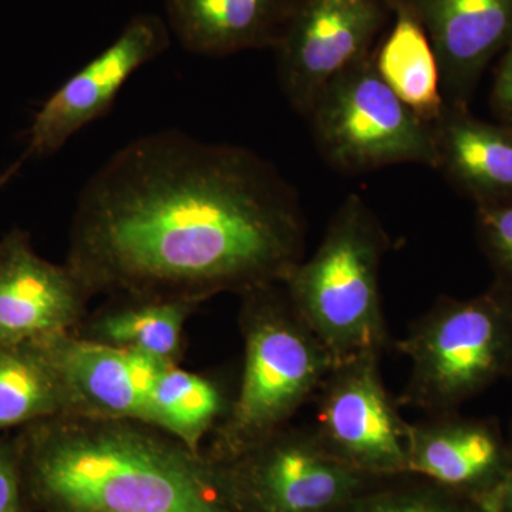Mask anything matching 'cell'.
<instances>
[{
	"instance_id": "cell-6",
	"label": "cell",
	"mask_w": 512,
	"mask_h": 512,
	"mask_svg": "<svg viewBox=\"0 0 512 512\" xmlns=\"http://www.w3.org/2000/svg\"><path fill=\"white\" fill-rule=\"evenodd\" d=\"M308 119L320 154L342 173L396 164L439 167L434 124L420 119L387 86L373 53L323 90Z\"/></svg>"
},
{
	"instance_id": "cell-21",
	"label": "cell",
	"mask_w": 512,
	"mask_h": 512,
	"mask_svg": "<svg viewBox=\"0 0 512 512\" xmlns=\"http://www.w3.org/2000/svg\"><path fill=\"white\" fill-rule=\"evenodd\" d=\"M477 232L495 284L512 293V204L477 205Z\"/></svg>"
},
{
	"instance_id": "cell-13",
	"label": "cell",
	"mask_w": 512,
	"mask_h": 512,
	"mask_svg": "<svg viewBox=\"0 0 512 512\" xmlns=\"http://www.w3.org/2000/svg\"><path fill=\"white\" fill-rule=\"evenodd\" d=\"M439 60L446 106L468 109L488 64L512 43V0H406Z\"/></svg>"
},
{
	"instance_id": "cell-5",
	"label": "cell",
	"mask_w": 512,
	"mask_h": 512,
	"mask_svg": "<svg viewBox=\"0 0 512 512\" xmlns=\"http://www.w3.org/2000/svg\"><path fill=\"white\" fill-rule=\"evenodd\" d=\"M397 349L412 365L402 403L434 416L453 413L512 376V293L494 284L474 298L441 299Z\"/></svg>"
},
{
	"instance_id": "cell-14",
	"label": "cell",
	"mask_w": 512,
	"mask_h": 512,
	"mask_svg": "<svg viewBox=\"0 0 512 512\" xmlns=\"http://www.w3.org/2000/svg\"><path fill=\"white\" fill-rule=\"evenodd\" d=\"M168 28L194 55L274 49L295 0H164Z\"/></svg>"
},
{
	"instance_id": "cell-1",
	"label": "cell",
	"mask_w": 512,
	"mask_h": 512,
	"mask_svg": "<svg viewBox=\"0 0 512 512\" xmlns=\"http://www.w3.org/2000/svg\"><path fill=\"white\" fill-rule=\"evenodd\" d=\"M305 235L298 194L274 165L167 130L131 141L87 181L64 264L92 298L201 305L284 284Z\"/></svg>"
},
{
	"instance_id": "cell-10",
	"label": "cell",
	"mask_w": 512,
	"mask_h": 512,
	"mask_svg": "<svg viewBox=\"0 0 512 512\" xmlns=\"http://www.w3.org/2000/svg\"><path fill=\"white\" fill-rule=\"evenodd\" d=\"M0 244V343L36 345L77 333L92 298L79 276L37 255L22 229Z\"/></svg>"
},
{
	"instance_id": "cell-9",
	"label": "cell",
	"mask_w": 512,
	"mask_h": 512,
	"mask_svg": "<svg viewBox=\"0 0 512 512\" xmlns=\"http://www.w3.org/2000/svg\"><path fill=\"white\" fill-rule=\"evenodd\" d=\"M171 30L156 13L133 16L119 36L66 80L37 111L25 157L55 154L113 106L127 80L170 47Z\"/></svg>"
},
{
	"instance_id": "cell-18",
	"label": "cell",
	"mask_w": 512,
	"mask_h": 512,
	"mask_svg": "<svg viewBox=\"0 0 512 512\" xmlns=\"http://www.w3.org/2000/svg\"><path fill=\"white\" fill-rule=\"evenodd\" d=\"M109 308L86 319L80 338L180 363L184 329L198 303L167 299L113 298Z\"/></svg>"
},
{
	"instance_id": "cell-17",
	"label": "cell",
	"mask_w": 512,
	"mask_h": 512,
	"mask_svg": "<svg viewBox=\"0 0 512 512\" xmlns=\"http://www.w3.org/2000/svg\"><path fill=\"white\" fill-rule=\"evenodd\" d=\"M392 26L373 52L380 77L420 119L436 124L446 110L439 60L423 23L406 0H390Z\"/></svg>"
},
{
	"instance_id": "cell-7",
	"label": "cell",
	"mask_w": 512,
	"mask_h": 512,
	"mask_svg": "<svg viewBox=\"0 0 512 512\" xmlns=\"http://www.w3.org/2000/svg\"><path fill=\"white\" fill-rule=\"evenodd\" d=\"M392 15L390 0H295L272 49L293 109L308 117L336 77L372 55Z\"/></svg>"
},
{
	"instance_id": "cell-20",
	"label": "cell",
	"mask_w": 512,
	"mask_h": 512,
	"mask_svg": "<svg viewBox=\"0 0 512 512\" xmlns=\"http://www.w3.org/2000/svg\"><path fill=\"white\" fill-rule=\"evenodd\" d=\"M221 387L208 377L168 363L154 390L151 426L170 434L195 453L227 412Z\"/></svg>"
},
{
	"instance_id": "cell-11",
	"label": "cell",
	"mask_w": 512,
	"mask_h": 512,
	"mask_svg": "<svg viewBox=\"0 0 512 512\" xmlns=\"http://www.w3.org/2000/svg\"><path fill=\"white\" fill-rule=\"evenodd\" d=\"M39 345L62 377L72 414L151 426L158 377L171 362L101 345L76 333Z\"/></svg>"
},
{
	"instance_id": "cell-4",
	"label": "cell",
	"mask_w": 512,
	"mask_h": 512,
	"mask_svg": "<svg viewBox=\"0 0 512 512\" xmlns=\"http://www.w3.org/2000/svg\"><path fill=\"white\" fill-rule=\"evenodd\" d=\"M389 237L363 198L350 194L315 254L284 281L289 301L333 363L380 356L389 342L379 275Z\"/></svg>"
},
{
	"instance_id": "cell-23",
	"label": "cell",
	"mask_w": 512,
	"mask_h": 512,
	"mask_svg": "<svg viewBox=\"0 0 512 512\" xmlns=\"http://www.w3.org/2000/svg\"><path fill=\"white\" fill-rule=\"evenodd\" d=\"M491 106L495 116L512 127V43L501 53L495 70Z\"/></svg>"
},
{
	"instance_id": "cell-8",
	"label": "cell",
	"mask_w": 512,
	"mask_h": 512,
	"mask_svg": "<svg viewBox=\"0 0 512 512\" xmlns=\"http://www.w3.org/2000/svg\"><path fill=\"white\" fill-rule=\"evenodd\" d=\"M379 357H357L336 365L315 397L316 436L353 470L407 468L410 424L384 389Z\"/></svg>"
},
{
	"instance_id": "cell-19",
	"label": "cell",
	"mask_w": 512,
	"mask_h": 512,
	"mask_svg": "<svg viewBox=\"0 0 512 512\" xmlns=\"http://www.w3.org/2000/svg\"><path fill=\"white\" fill-rule=\"evenodd\" d=\"M66 414L69 394L42 346L0 343V433Z\"/></svg>"
},
{
	"instance_id": "cell-16",
	"label": "cell",
	"mask_w": 512,
	"mask_h": 512,
	"mask_svg": "<svg viewBox=\"0 0 512 512\" xmlns=\"http://www.w3.org/2000/svg\"><path fill=\"white\" fill-rule=\"evenodd\" d=\"M439 167L477 205L512 204V127L446 107L434 124Z\"/></svg>"
},
{
	"instance_id": "cell-15",
	"label": "cell",
	"mask_w": 512,
	"mask_h": 512,
	"mask_svg": "<svg viewBox=\"0 0 512 512\" xmlns=\"http://www.w3.org/2000/svg\"><path fill=\"white\" fill-rule=\"evenodd\" d=\"M508 447L493 421L436 414L423 424H410L407 470L448 487H470L505 477Z\"/></svg>"
},
{
	"instance_id": "cell-3",
	"label": "cell",
	"mask_w": 512,
	"mask_h": 512,
	"mask_svg": "<svg viewBox=\"0 0 512 512\" xmlns=\"http://www.w3.org/2000/svg\"><path fill=\"white\" fill-rule=\"evenodd\" d=\"M241 296V382L210 434L215 453L227 460L289 426L335 367L328 350L293 308L284 285Z\"/></svg>"
},
{
	"instance_id": "cell-22",
	"label": "cell",
	"mask_w": 512,
	"mask_h": 512,
	"mask_svg": "<svg viewBox=\"0 0 512 512\" xmlns=\"http://www.w3.org/2000/svg\"><path fill=\"white\" fill-rule=\"evenodd\" d=\"M20 461L16 440L0 437V512H19Z\"/></svg>"
},
{
	"instance_id": "cell-26",
	"label": "cell",
	"mask_w": 512,
	"mask_h": 512,
	"mask_svg": "<svg viewBox=\"0 0 512 512\" xmlns=\"http://www.w3.org/2000/svg\"><path fill=\"white\" fill-rule=\"evenodd\" d=\"M23 163L22 160L16 161L15 164L10 165L9 168H6L5 171H3L2 174H0V191L3 190V188L6 187V185L9 184V181L12 180L13 177H15L16 173H18L20 165ZM0 249H2V244H0Z\"/></svg>"
},
{
	"instance_id": "cell-24",
	"label": "cell",
	"mask_w": 512,
	"mask_h": 512,
	"mask_svg": "<svg viewBox=\"0 0 512 512\" xmlns=\"http://www.w3.org/2000/svg\"><path fill=\"white\" fill-rule=\"evenodd\" d=\"M355 512H457L437 500L427 498L400 497L382 498L373 501Z\"/></svg>"
},
{
	"instance_id": "cell-2",
	"label": "cell",
	"mask_w": 512,
	"mask_h": 512,
	"mask_svg": "<svg viewBox=\"0 0 512 512\" xmlns=\"http://www.w3.org/2000/svg\"><path fill=\"white\" fill-rule=\"evenodd\" d=\"M20 467L56 512H228L202 453L140 423L66 416L16 437Z\"/></svg>"
},
{
	"instance_id": "cell-28",
	"label": "cell",
	"mask_w": 512,
	"mask_h": 512,
	"mask_svg": "<svg viewBox=\"0 0 512 512\" xmlns=\"http://www.w3.org/2000/svg\"><path fill=\"white\" fill-rule=\"evenodd\" d=\"M510 436H511V447H512V426H511V434H510Z\"/></svg>"
},
{
	"instance_id": "cell-12",
	"label": "cell",
	"mask_w": 512,
	"mask_h": 512,
	"mask_svg": "<svg viewBox=\"0 0 512 512\" xmlns=\"http://www.w3.org/2000/svg\"><path fill=\"white\" fill-rule=\"evenodd\" d=\"M237 457L247 460L249 483L266 512H323L345 501L359 481L315 430L291 424Z\"/></svg>"
},
{
	"instance_id": "cell-25",
	"label": "cell",
	"mask_w": 512,
	"mask_h": 512,
	"mask_svg": "<svg viewBox=\"0 0 512 512\" xmlns=\"http://www.w3.org/2000/svg\"><path fill=\"white\" fill-rule=\"evenodd\" d=\"M478 504L493 512H512V468L497 487L478 498Z\"/></svg>"
},
{
	"instance_id": "cell-27",
	"label": "cell",
	"mask_w": 512,
	"mask_h": 512,
	"mask_svg": "<svg viewBox=\"0 0 512 512\" xmlns=\"http://www.w3.org/2000/svg\"><path fill=\"white\" fill-rule=\"evenodd\" d=\"M480 508H481V510H483V512H493V511L487 510V508L481 507V505H480Z\"/></svg>"
}]
</instances>
